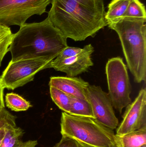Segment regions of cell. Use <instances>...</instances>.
<instances>
[{"mask_svg":"<svg viewBox=\"0 0 146 147\" xmlns=\"http://www.w3.org/2000/svg\"><path fill=\"white\" fill-rule=\"evenodd\" d=\"M146 19L121 17L107 26L118 34L128 67L136 83L146 80Z\"/></svg>","mask_w":146,"mask_h":147,"instance_id":"3957f363","label":"cell"},{"mask_svg":"<svg viewBox=\"0 0 146 147\" xmlns=\"http://www.w3.org/2000/svg\"><path fill=\"white\" fill-rule=\"evenodd\" d=\"M141 147H146V145H144V146H143Z\"/></svg>","mask_w":146,"mask_h":147,"instance_id":"4316f807","label":"cell"},{"mask_svg":"<svg viewBox=\"0 0 146 147\" xmlns=\"http://www.w3.org/2000/svg\"><path fill=\"white\" fill-rule=\"evenodd\" d=\"M5 108V106H4V105H3L1 104H0V111L1 110L3 109V108Z\"/></svg>","mask_w":146,"mask_h":147,"instance_id":"484cf974","label":"cell"},{"mask_svg":"<svg viewBox=\"0 0 146 147\" xmlns=\"http://www.w3.org/2000/svg\"><path fill=\"white\" fill-rule=\"evenodd\" d=\"M13 35L9 27L0 24V67L4 56L9 52Z\"/></svg>","mask_w":146,"mask_h":147,"instance_id":"ac0fdd59","label":"cell"},{"mask_svg":"<svg viewBox=\"0 0 146 147\" xmlns=\"http://www.w3.org/2000/svg\"><path fill=\"white\" fill-rule=\"evenodd\" d=\"M48 17L67 38L83 41L107 26L104 0H51Z\"/></svg>","mask_w":146,"mask_h":147,"instance_id":"6da1fadb","label":"cell"},{"mask_svg":"<svg viewBox=\"0 0 146 147\" xmlns=\"http://www.w3.org/2000/svg\"><path fill=\"white\" fill-rule=\"evenodd\" d=\"M51 0H0V24L21 27L30 17L46 13Z\"/></svg>","mask_w":146,"mask_h":147,"instance_id":"8992f818","label":"cell"},{"mask_svg":"<svg viewBox=\"0 0 146 147\" xmlns=\"http://www.w3.org/2000/svg\"><path fill=\"white\" fill-rule=\"evenodd\" d=\"M116 137L117 147H141L146 145V130H139Z\"/></svg>","mask_w":146,"mask_h":147,"instance_id":"7c38bea8","label":"cell"},{"mask_svg":"<svg viewBox=\"0 0 146 147\" xmlns=\"http://www.w3.org/2000/svg\"><path fill=\"white\" fill-rule=\"evenodd\" d=\"M89 85L81 78L68 76L51 77L49 83L50 87H55L72 96L87 101V89Z\"/></svg>","mask_w":146,"mask_h":147,"instance_id":"8fae6325","label":"cell"},{"mask_svg":"<svg viewBox=\"0 0 146 147\" xmlns=\"http://www.w3.org/2000/svg\"><path fill=\"white\" fill-rule=\"evenodd\" d=\"M51 97L55 104L63 112L69 114L72 96L55 87H50Z\"/></svg>","mask_w":146,"mask_h":147,"instance_id":"e0dca14e","label":"cell"},{"mask_svg":"<svg viewBox=\"0 0 146 147\" xmlns=\"http://www.w3.org/2000/svg\"><path fill=\"white\" fill-rule=\"evenodd\" d=\"M3 90L4 88L2 85L1 82V76H0V104L4 105V101H3Z\"/></svg>","mask_w":146,"mask_h":147,"instance_id":"cb8c5ba5","label":"cell"},{"mask_svg":"<svg viewBox=\"0 0 146 147\" xmlns=\"http://www.w3.org/2000/svg\"><path fill=\"white\" fill-rule=\"evenodd\" d=\"M69 114L77 116L94 118L92 109L90 102L87 100L72 96Z\"/></svg>","mask_w":146,"mask_h":147,"instance_id":"5bb4252c","label":"cell"},{"mask_svg":"<svg viewBox=\"0 0 146 147\" xmlns=\"http://www.w3.org/2000/svg\"><path fill=\"white\" fill-rule=\"evenodd\" d=\"M126 108L122 121L117 129L116 136L146 130V88H142L133 102Z\"/></svg>","mask_w":146,"mask_h":147,"instance_id":"9c48e42d","label":"cell"},{"mask_svg":"<svg viewBox=\"0 0 146 147\" xmlns=\"http://www.w3.org/2000/svg\"><path fill=\"white\" fill-rule=\"evenodd\" d=\"M131 0H112L108 5V11L105 13L106 23H110L122 17Z\"/></svg>","mask_w":146,"mask_h":147,"instance_id":"4fadbf2b","label":"cell"},{"mask_svg":"<svg viewBox=\"0 0 146 147\" xmlns=\"http://www.w3.org/2000/svg\"><path fill=\"white\" fill-rule=\"evenodd\" d=\"M52 61L42 58L11 61L1 76L2 85L12 90L23 86L33 80L38 72L49 68Z\"/></svg>","mask_w":146,"mask_h":147,"instance_id":"52a82bcc","label":"cell"},{"mask_svg":"<svg viewBox=\"0 0 146 147\" xmlns=\"http://www.w3.org/2000/svg\"><path fill=\"white\" fill-rule=\"evenodd\" d=\"M24 131L16 126L8 129L5 133L0 147H19L23 144Z\"/></svg>","mask_w":146,"mask_h":147,"instance_id":"9a60e30c","label":"cell"},{"mask_svg":"<svg viewBox=\"0 0 146 147\" xmlns=\"http://www.w3.org/2000/svg\"><path fill=\"white\" fill-rule=\"evenodd\" d=\"M37 144V140H29L23 142V144L19 147H36Z\"/></svg>","mask_w":146,"mask_h":147,"instance_id":"603a6c76","label":"cell"},{"mask_svg":"<svg viewBox=\"0 0 146 147\" xmlns=\"http://www.w3.org/2000/svg\"><path fill=\"white\" fill-rule=\"evenodd\" d=\"M82 49L79 47H69L68 46L63 50L54 60L56 61H60L69 58L79 53Z\"/></svg>","mask_w":146,"mask_h":147,"instance_id":"44dd1931","label":"cell"},{"mask_svg":"<svg viewBox=\"0 0 146 147\" xmlns=\"http://www.w3.org/2000/svg\"><path fill=\"white\" fill-rule=\"evenodd\" d=\"M122 17L146 19L145 5L140 0H131L127 10Z\"/></svg>","mask_w":146,"mask_h":147,"instance_id":"ffe728a7","label":"cell"},{"mask_svg":"<svg viewBox=\"0 0 146 147\" xmlns=\"http://www.w3.org/2000/svg\"><path fill=\"white\" fill-rule=\"evenodd\" d=\"M87 101L91 104L94 118L105 127L115 129L119 125L109 93L100 86L90 85L86 92Z\"/></svg>","mask_w":146,"mask_h":147,"instance_id":"ba28073f","label":"cell"},{"mask_svg":"<svg viewBox=\"0 0 146 147\" xmlns=\"http://www.w3.org/2000/svg\"><path fill=\"white\" fill-rule=\"evenodd\" d=\"M54 147H80L79 142L73 138L67 136H62L60 141Z\"/></svg>","mask_w":146,"mask_h":147,"instance_id":"7402d4cb","label":"cell"},{"mask_svg":"<svg viewBox=\"0 0 146 147\" xmlns=\"http://www.w3.org/2000/svg\"><path fill=\"white\" fill-rule=\"evenodd\" d=\"M94 48L91 44L85 46L81 51L75 56L60 61L53 60L49 68L66 73L67 76L75 77L86 72L93 65L91 55Z\"/></svg>","mask_w":146,"mask_h":147,"instance_id":"30bf717a","label":"cell"},{"mask_svg":"<svg viewBox=\"0 0 146 147\" xmlns=\"http://www.w3.org/2000/svg\"><path fill=\"white\" fill-rule=\"evenodd\" d=\"M13 34L9 51L12 62L42 58L53 61L67 47V38L48 17L39 22L25 23Z\"/></svg>","mask_w":146,"mask_h":147,"instance_id":"7a4b0ae2","label":"cell"},{"mask_svg":"<svg viewBox=\"0 0 146 147\" xmlns=\"http://www.w3.org/2000/svg\"><path fill=\"white\" fill-rule=\"evenodd\" d=\"M61 134L93 147H117L113 129L91 117L62 113Z\"/></svg>","mask_w":146,"mask_h":147,"instance_id":"277c9868","label":"cell"},{"mask_svg":"<svg viewBox=\"0 0 146 147\" xmlns=\"http://www.w3.org/2000/svg\"><path fill=\"white\" fill-rule=\"evenodd\" d=\"M109 94L113 107L120 112L132 102V87L127 65L121 57L108 60L105 67Z\"/></svg>","mask_w":146,"mask_h":147,"instance_id":"5b68a950","label":"cell"},{"mask_svg":"<svg viewBox=\"0 0 146 147\" xmlns=\"http://www.w3.org/2000/svg\"><path fill=\"white\" fill-rule=\"evenodd\" d=\"M16 117L12 115L5 108L0 111V146L6 131L16 126Z\"/></svg>","mask_w":146,"mask_h":147,"instance_id":"d6986e66","label":"cell"},{"mask_svg":"<svg viewBox=\"0 0 146 147\" xmlns=\"http://www.w3.org/2000/svg\"><path fill=\"white\" fill-rule=\"evenodd\" d=\"M6 106L13 111H25L32 107L28 101L13 92L8 93L5 96Z\"/></svg>","mask_w":146,"mask_h":147,"instance_id":"2e32d148","label":"cell"},{"mask_svg":"<svg viewBox=\"0 0 146 147\" xmlns=\"http://www.w3.org/2000/svg\"><path fill=\"white\" fill-rule=\"evenodd\" d=\"M79 142L80 147H93L88 146V145H86V144H84V143L80 142Z\"/></svg>","mask_w":146,"mask_h":147,"instance_id":"d4e9b609","label":"cell"}]
</instances>
